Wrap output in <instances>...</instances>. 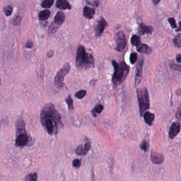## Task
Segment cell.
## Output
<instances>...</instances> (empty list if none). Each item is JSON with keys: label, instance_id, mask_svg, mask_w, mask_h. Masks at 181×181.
Returning <instances> with one entry per match:
<instances>
[{"label": "cell", "instance_id": "f546056e", "mask_svg": "<svg viewBox=\"0 0 181 181\" xmlns=\"http://www.w3.org/2000/svg\"><path fill=\"white\" fill-rule=\"evenodd\" d=\"M169 66L172 70H177V71H181V66L176 64L174 62H172L171 63H170Z\"/></svg>", "mask_w": 181, "mask_h": 181}, {"label": "cell", "instance_id": "ba28073f", "mask_svg": "<svg viewBox=\"0 0 181 181\" xmlns=\"http://www.w3.org/2000/svg\"><path fill=\"white\" fill-rule=\"evenodd\" d=\"M115 40L116 43V50L118 52H122L126 45V36L123 32H119L117 33L116 35Z\"/></svg>", "mask_w": 181, "mask_h": 181}, {"label": "cell", "instance_id": "74e56055", "mask_svg": "<svg viewBox=\"0 0 181 181\" xmlns=\"http://www.w3.org/2000/svg\"><path fill=\"white\" fill-rule=\"evenodd\" d=\"M176 61H177V62H179V63H181V54H177V55H176Z\"/></svg>", "mask_w": 181, "mask_h": 181}, {"label": "cell", "instance_id": "8992f818", "mask_svg": "<svg viewBox=\"0 0 181 181\" xmlns=\"http://www.w3.org/2000/svg\"><path fill=\"white\" fill-rule=\"evenodd\" d=\"M70 70V64L67 63L58 71V74H56L54 79L55 85L56 87L61 89L63 87L64 85L63 83L64 79L69 72Z\"/></svg>", "mask_w": 181, "mask_h": 181}, {"label": "cell", "instance_id": "ab89813d", "mask_svg": "<svg viewBox=\"0 0 181 181\" xmlns=\"http://www.w3.org/2000/svg\"><path fill=\"white\" fill-rule=\"evenodd\" d=\"M159 2H160L159 0H158V1H153V2L155 4H157Z\"/></svg>", "mask_w": 181, "mask_h": 181}, {"label": "cell", "instance_id": "e0dca14e", "mask_svg": "<svg viewBox=\"0 0 181 181\" xmlns=\"http://www.w3.org/2000/svg\"><path fill=\"white\" fill-rule=\"evenodd\" d=\"M95 13V10L93 8H90L87 6H85L84 9V16L88 19L93 18Z\"/></svg>", "mask_w": 181, "mask_h": 181}, {"label": "cell", "instance_id": "52a82bcc", "mask_svg": "<svg viewBox=\"0 0 181 181\" xmlns=\"http://www.w3.org/2000/svg\"><path fill=\"white\" fill-rule=\"evenodd\" d=\"M65 19L66 17L64 12L62 11L58 12L54 18V21L51 24L49 28V33L53 34L55 32L62 24H63Z\"/></svg>", "mask_w": 181, "mask_h": 181}, {"label": "cell", "instance_id": "9a60e30c", "mask_svg": "<svg viewBox=\"0 0 181 181\" xmlns=\"http://www.w3.org/2000/svg\"><path fill=\"white\" fill-rule=\"evenodd\" d=\"M143 119L148 126H151L155 119V115L149 111H146L143 114Z\"/></svg>", "mask_w": 181, "mask_h": 181}, {"label": "cell", "instance_id": "83f0119b", "mask_svg": "<svg viewBox=\"0 0 181 181\" xmlns=\"http://www.w3.org/2000/svg\"><path fill=\"white\" fill-rule=\"evenodd\" d=\"M130 62H131L132 64H134L138 60L137 54L136 53H134V52L132 53L131 54H130Z\"/></svg>", "mask_w": 181, "mask_h": 181}, {"label": "cell", "instance_id": "5b68a950", "mask_svg": "<svg viewBox=\"0 0 181 181\" xmlns=\"http://www.w3.org/2000/svg\"><path fill=\"white\" fill-rule=\"evenodd\" d=\"M138 100L139 106L140 115L142 116L145 111L150 107L149 97L147 89L145 88H139L137 90Z\"/></svg>", "mask_w": 181, "mask_h": 181}, {"label": "cell", "instance_id": "836d02e7", "mask_svg": "<svg viewBox=\"0 0 181 181\" xmlns=\"http://www.w3.org/2000/svg\"><path fill=\"white\" fill-rule=\"evenodd\" d=\"M72 165L73 166L75 167L76 168H79L81 166V161L79 159H74L72 163Z\"/></svg>", "mask_w": 181, "mask_h": 181}, {"label": "cell", "instance_id": "30bf717a", "mask_svg": "<svg viewBox=\"0 0 181 181\" xmlns=\"http://www.w3.org/2000/svg\"><path fill=\"white\" fill-rule=\"evenodd\" d=\"M107 25V22L106 21V20L103 17L100 18V20H98L97 24L95 26L96 35L97 36H101L105 28Z\"/></svg>", "mask_w": 181, "mask_h": 181}, {"label": "cell", "instance_id": "8d00e7d4", "mask_svg": "<svg viewBox=\"0 0 181 181\" xmlns=\"http://www.w3.org/2000/svg\"><path fill=\"white\" fill-rule=\"evenodd\" d=\"M87 3L88 4H89V5H92V6H99V4H100V2L99 1H95L93 3H89V2H87Z\"/></svg>", "mask_w": 181, "mask_h": 181}, {"label": "cell", "instance_id": "4316f807", "mask_svg": "<svg viewBox=\"0 0 181 181\" xmlns=\"http://www.w3.org/2000/svg\"><path fill=\"white\" fill-rule=\"evenodd\" d=\"M174 43L176 47L179 48L181 47V35L180 34H179L175 37L174 39Z\"/></svg>", "mask_w": 181, "mask_h": 181}, {"label": "cell", "instance_id": "4fadbf2b", "mask_svg": "<svg viewBox=\"0 0 181 181\" xmlns=\"http://www.w3.org/2000/svg\"><path fill=\"white\" fill-rule=\"evenodd\" d=\"M153 32V28L150 26H147L143 23L140 24L138 32L140 35H145V34H151Z\"/></svg>", "mask_w": 181, "mask_h": 181}, {"label": "cell", "instance_id": "277c9868", "mask_svg": "<svg viewBox=\"0 0 181 181\" xmlns=\"http://www.w3.org/2000/svg\"><path fill=\"white\" fill-rule=\"evenodd\" d=\"M17 135L16 137V145L17 147H24L30 141L29 137L27 134L25 129V123L22 118L16 122Z\"/></svg>", "mask_w": 181, "mask_h": 181}, {"label": "cell", "instance_id": "cb8c5ba5", "mask_svg": "<svg viewBox=\"0 0 181 181\" xmlns=\"http://www.w3.org/2000/svg\"><path fill=\"white\" fill-rule=\"evenodd\" d=\"M53 0H45L43 2H42L41 6L42 7L44 8H50L53 6V3H54Z\"/></svg>", "mask_w": 181, "mask_h": 181}, {"label": "cell", "instance_id": "f1b7e54d", "mask_svg": "<svg viewBox=\"0 0 181 181\" xmlns=\"http://www.w3.org/2000/svg\"><path fill=\"white\" fill-rule=\"evenodd\" d=\"M4 13L6 14V16H9L12 14V11H13V8L11 6H8L6 7H5L3 9Z\"/></svg>", "mask_w": 181, "mask_h": 181}, {"label": "cell", "instance_id": "e575fe53", "mask_svg": "<svg viewBox=\"0 0 181 181\" xmlns=\"http://www.w3.org/2000/svg\"><path fill=\"white\" fill-rule=\"evenodd\" d=\"M33 45H34V44H33V42H32V40H28V41L26 43L25 47L27 48H32L33 47Z\"/></svg>", "mask_w": 181, "mask_h": 181}, {"label": "cell", "instance_id": "7a4b0ae2", "mask_svg": "<svg viewBox=\"0 0 181 181\" xmlns=\"http://www.w3.org/2000/svg\"><path fill=\"white\" fill-rule=\"evenodd\" d=\"M76 63L79 69H89L94 66V57L92 54L86 53L84 46L80 45L77 51Z\"/></svg>", "mask_w": 181, "mask_h": 181}, {"label": "cell", "instance_id": "484cf974", "mask_svg": "<svg viewBox=\"0 0 181 181\" xmlns=\"http://www.w3.org/2000/svg\"><path fill=\"white\" fill-rule=\"evenodd\" d=\"M87 92L85 90H81L75 94V97L78 99H82L86 95Z\"/></svg>", "mask_w": 181, "mask_h": 181}, {"label": "cell", "instance_id": "2e32d148", "mask_svg": "<svg viewBox=\"0 0 181 181\" xmlns=\"http://www.w3.org/2000/svg\"><path fill=\"white\" fill-rule=\"evenodd\" d=\"M137 50L140 53L146 54H150L152 51L151 48L145 44H140L137 46Z\"/></svg>", "mask_w": 181, "mask_h": 181}, {"label": "cell", "instance_id": "d6a6232c", "mask_svg": "<svg viewBox=\"0 0 181 181\" xmlns=\"http://www.w3.org/2000/svg\"><path fill=\"white\" fill-rule=\"evenodd\" d=\"M22 19V17L19 16H17L16 17L14 18V19L13 20V25H14V26L17 25L18 24H20Z\"/></svg>", "mask_w": 181, "mask_h": 181}, {"label": "cell", "instance_id": "ac0fdd59", "mask_svg": "<svg viewBox=\"0 0 181 181\" xmlns=\"http://www.w3.org/2000/svg\"><path fill=\"white\" fill-rule=\"evenodd\" d=\"M50 14H51V11L50 10L46 9L40 12L38 14V17L40 21H45L48 19L50 17Z\"/></svg>", "mask_w": 181, "mask_h": 181}, {"label": "cell", "instance_id": "603a6c76", "mask_svg": "<svg viewBox=\"0 0 181 181\" xmlns=\"http://www.w3.org/2000/svg\"><path fill=\"white\" fill-rule=\"evenodd\" d=\"M66 103L67 104V105H68L69 110H70V111L74 110V102H73V100L72 99L71 95L68 96V97L66 98Z\"/></svg>", "mask_w": 181, "mask_h": 181}, {"label": "cell", "instance_id": "1f68e13d", "mask_svg": "<svg viewBox=\"0 0 181 181\" xmlns=\"http://www.w3.org/2000/svg\"><path fill=\"white\" fill-rule=\"evenodd\" d=\"M91 147H92V143L89 141H87L86 142V143L84 145L85 150L86 153L89 151L90 149H91Z\"/></svg>", "mask_w": 181, "mask_h": 181}, {"label": "cell", "instance_id": "7402d4cb", "mask_svg": "<svg viewBox=\"0 0 181 181\" xmlns=\"http://www.w3.org/2000/svg\"><path fill=\"white\" fill-rule=\"evenodd\" d=\"M76 153L79 156H84L86 155V153L85 150V147L84 145H79L78 147L75 150Z\"/></svg>", "mask_w": 181, "mask_h": 181}, {"label": "cell", "instance_id": "ffe728a7", "mask_svg": "<svg viewBox=\"0 0 181 181\" xmlns=\"http://www.w3.org/2000/svg\"><path fill=\"white\" fill-rule=\"evenodd\" d=\"M24 181H38V176L36 173L29 174L24 178Z\"/></svg>", "mask_w": 181, "mask_h": 181}, {"label": "cell", "instance_id": "9c48e42d", "mask_svg": "<svg viewBox=\"0 0 181 181\" xmlns=\"http://www.w3.org/2000/svg\"><path fill=\"white\" fill-rule=\"evenodd\" d=\"M143 62H144L143 56H142L141 58H140L139 61L138 63L137 66H136L135 74V85L136 86L139 85L141 80Z\"/></svg>", "mask_w": 181, "mask_h": 181}, {"label": "cell", "instance_id": "7c38bea8", "mask_svg": "<svg viewBox=\"0 0 181 181\" xmlns=\"http://www.w3.org/2000/svg\"><path fill=\"white\" fill-rule=\"evenodd\" d=\"M150 158L152 163L156 165L161 164L164 161V156L163 154L154 151H151Z\"/></svg>", "mask_w": 181, "mask_h": 181}, {"label": "cell", "instance_id": "d590c367", "mask_svg": "<svg viewBox=\"0 0 181 181\" xmlns=\"http://www.w3.org/2000/svg\"><path fill=\"white\" fill-rule=\"evenodd\" d=\"M180 117H181V107L179 106V108H178V110L177 111V112H176V118L179 120Z\"/></svg>", "mask_w": 181, "mask_h": 181}, {"label": "cell", "instance_id": "f35d334b", "mask_svg": "<svg viewBox=\"0 0 181 181\" xmlns=\"http://www.w3.org/2000/svg\"><path fill=\"white\" fill-rule=\"evenodd\" d=\"M53 55V51H50L47 53V56L48 58H52Z\"/></svg>", "mask_w": 181, "mask_h": 181}, {"label": "cell", "instance_id": "d6986e66", "mask_svg": "<svg viewBox=\"0 0 181 181\" xmlns=\"http://www.w3.org/2000/svg\"><path fill=\"white\" fill-rule=\"evenodd\" d=\"M104 109L103 105L100 104H98L94 108V109L92 111V113L94 118H96L97 116L101 113Z\"/></svg>", "mask_w": 181, "mask_h": 181}, {"label": "cell", "instance_id": "5bb4252c", "mask_svg": "<svg viewBox=\"0 0 181 181\" xmlns=\"http://www.w3.org/2000/svg\"><path fill=\"white\" fill-rule=\"evenodd\" d=\"M56 7L61 10H71V6L69 2L66 0H59L56 3Z\"/></svg>", "mask_w": 181, "mask_h": 181}, {"label": "cell", "instance_id": "60d3db41", "mask_svg": "<svg viewBox=\"0 0 181 181\" xmlns=\"http://www.w3.org/2000/svg\"><path fill=\"white\" fill-rule=\"evenodd\" d=\"M0 83H1V76H0Z\"/></svg>", "mask_w": 181, "mask_h": 181}, {"label": "cell", "instance_id": "8fae6325", "mask_svg": "<svg viewBox=\"0 0 181 181\" xmlns=\"http://www.w3.org/2000/svg\"><path fill=\"white\" fill-rule=\"evenodd\" d=\"M181 131V124L178 122H175L172 124L169 129L168 136L171 139H173L179 134Z\"/></svg>", "mask_w": 181, "mask_h": 181}, {"label": "cell", "instance_id": "6da1fadb", "mask_svg": "<svg viewBox=\"0 0 181 181\" xmlns=\"http://www.w3.org/2000/svg\"><path fill=\"white\" fill-rule=\"evenodd\" d=\"M40 121L44 129L50 135L58 134L59 129L63 126L61 115L52 103L47 104L43 108Z\"/></svg>", "mask_w": 181, "mask_h": 181}, {"label": "cell", "instance_id": "4dcf8cb0", "mask_svg": "<svg viewBox=\"0 0 181 181\" xmlns=\"http://www.w3.org/2000/svg\"><path fill=\"white\" fill-rule=\"evenodd\" d=\"M168 21L169 22V24L171 25L172 28L174 29V28H176L177 27V25L175 22V20L174 18H169L168 19Z\"/></svg>", "mask_w": 181, "mask_h": 181}, {"label": "cell", "instance_id": "3957f363", "mask_svg": "<svg viewBox=\"0 0 181 181\" xmlns=\"http://www.w3.org/2000/svg\"><path fill=\"white\" fill-rule=\"evenodd\" d=\"M112 65L114 68L112 82L114 85L119 86L126 78L129 72V66L124 61H121L119 63H117L115 61H113Z\"/></svg>", "mask_w": 181, "mask_h": 181}, {"label": "cell", "instance_id": "d4e9b609", "mask_svg": "<svg viewBox=\"0 0 181 181\" xmlns=\"http://www.w3.org/2000/svg\"><path fill=\"white\" fill-rule=\"evenodd\" d=\"M149 142L147 140H143L140 145V147L142 150H143V151L146 152L149 148Z\"/></svg>", "mask_w": 181, "mask_h": 181}, {"label": "cell", "instance_id": "44dd1931", "mask_svg": "<svg viewBox=\"0 0 181 181\" xmlns=\"http://www.w3.org/2000/svg\"><path fill=\"white\" fill-rule=\"evenodd\" d=\"M131 44L133 46H137L141 43V40L139 36L137 35H134L131 37Z\"/></svg>", "mask_w": 181, "mask_h": 181}]
</instances>
